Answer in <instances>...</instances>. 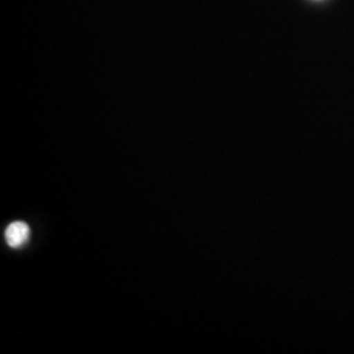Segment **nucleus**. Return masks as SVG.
Instances as JSON below:
<instances>
[{
  "mask_svg": "<svg viewBox=\"0 0 354 354\" xmlns=\"http://www.w3.org/2000/svg\"><path fill=\"white\" fill-rule=\"evenodd\" d=\"M29 232V227L24 222H13L6 230V239L11 247L17 248L28 241Z\"/></svg>",
  "mask_w": 354,
  "mask_h": 354,
  "instance_id": "obj_1",
  "label": "nucleus"
}]
</instances>
